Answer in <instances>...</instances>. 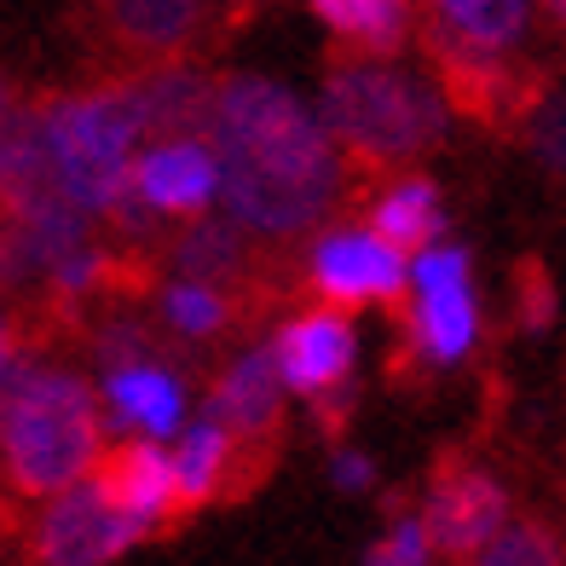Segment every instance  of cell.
<instances>
[{
  "label": "cell",
  "instance_id": "cell-25",
  "mask_svg": "<svg viewBox=\"0 0 566 566\" xmlns=\"http://www.w3.org/2000/svg\"><path fill=\"white\" fill-rule=\"evenodd\" d=\"M549 318H555V290H549V277L537 266H526V324L544 329Z\"/></svg>",
  "mask_w": 566,
  "mask_h": 566
},
{
  "label": "cell",
  "instance_id": "cell-7",
  "mask_svg": "<svg viewBox=\"0 0 566 566\" xmlns=\"http://www.w3.org/2000/svg\"><path fill=\"white\" fill-rule=\"evenodd\" d=\"M503 521H509V492L480 469H446L440 480H433L428 509H422L428 549H440L451 560L474 555Z\"/></svg>",
  "mask_w": 566,
  "mask_h": 566
},
{
  "label": "cell",
  "instance_id": "cell-24",
  "mask_svg": "<svg viewBox=\"0 0 566 566\" xmlns=\"http://www.w3.org/2000/svg\"><path fill=\"white\" fill-rule=\"evenodd\" d=\"M365 566H428V532H422V521H394L388 526V537L365 555Z\"/></svg>",
  "mask_w": 566,
  "mask_h": 566
},
{
  "label": "cell",
  "instance_id": "cell-26",
  "mask_svg": "<svg viewBox=\"0 0 566 566\" xmlns=\"http://www.w3.org/2000/svg\"><path fill=\"white\" fill-rule=\"evenodd\" d=\"M370 480H376V462L370 457H358V451H342L336 457V485H342V492H365Z\"/></svg>",
  "mask_w": 566,
  "mask_h": 566
},
{
  "label": "cell",
  "instance_id": "cell-3",
  "mask_svg": "<svg viewBox=\"0 0 566 566\" xmlns=\"http://www.w3.org/2000/svg\"><path fill=\"white\" fill-rule=\"evenodd\" d=\"M324 134L370 168L410 163L446 139V98L394 64L336 59L324 75Z\"/></svg>",
  "mask_w": 566,
  "mask_h": 566
},
{
  "label": "cell",
  "instance_id": "cell-15",
  "mask_svg": "<svg viewBox=\"0 0 566 566\" xmlns=\"http://www.w3.org/2000/svg\"><path fill=\"white\" fill-rule=\"evenodd\" d=\"M105 399L116 410V422L127 428H145L150 440H168V433H179V422H186V394H179V381L157 365H116L111 381H105Z\"/></svg>",
  "mask_w": 566,
  "mask_h": 566
},
{
  "label": "cell",
  "instance_id": "cell-19",
  "mask_svg": "<svg viewBox=\"0 0 566 566\" xmlns=\"http://www.w3.org/2000/svg\"><path fill=\"white\" fill-rule=\"evenodd\" d=\"M440 35L469 41L480 53H509L532 23V0H433Z\"/></svg>",
  "mask_w": 566,
  "mask_h": 566
},
{
  "label": "cell",
  "instance_id": "cell-28",
  "mask_svg": "<svg viewBox=\"0 0 566 566\" xmlns=\"http://www.w3.org/2000/svg\"><path fill=\"white\" fill-rule=\"evenodd\" d=\"M544 7H549V18H560V7H566V0H544Z\"/></svg>",
  "mask_w": 566,
  "mask_h": 566
},
{
  "label": "cell",
  "instance_id": "cell-18",
  "mask_svg": "<svg viewBox=\"0 0 566 566\" xmlns=\"http://www.w3.org/2000/svg\"><path fill=\"white\" fill-rule=\"evenodd\" d=\"M370 231H376L388 249H399V254H417V249H428V243H440V231H446L440 191H433L428 179H399L388 197H376Z\"/></svg>",
  "mask_w": 566,
  "mask_h": 566
},
{
  "label": "cell",
  "instance_id": "cell-22",
  "mask_svg": "<svg viewBox=\"0 0 566 566\" xmlns=\"http://www.w3.org/2000/svg\"><path fill=\"white\" fill-rule=\"evenodd\" d=\"M174 261H179V272H186V277L209 283V277H238L249 266V249H243V238L231 226H197V231L179 238Z\"/></svg>",
  "mask_w": 566,
  "mask_h": 566
},
{
  "label": "cell",
  "instance_id": "cell-9",
  "mask_svg": "<svg viewBox=\"0 0 566 566\" xmlns=\"http://www.w3.org/2000/svg\"><path fill=\"white\" fill-rule=\"evenodd\" d=\"M272 358H277L283 388L324 394V388H336V381L353 376L358 336H353V324H347L342 306H318V313H301V318L283 324Z\"/></svg>",
  "mask_w": 566,
  "mask_h": 566
},
{
  "label": "cell",
  "instance_id": "cell-5",
  "mask_svg": "<svg viewBox=\"0 0 566 566\" xmlns=\"http://www.w3.org/2000/svg\"><path fill=\"white\" fill-rule=\"evenodd\" d=\"M46 145L59 157L64 186L75 191L87 214H111L134 191V145H139V116L122 87L75 93L41 111Z\"/></svg>",
  "mask_w": 566,
  "mask_h": 566
},
{
  "label": "cell",
  "instance_id": "cell-8",
  "mask_svg": "<svg viewBox=\"0 0 566 566\" xmlns=\"http://www.w3.org/2000/svg\"><path fill=\"white\" fill-rule=\"evenodd\" d=\"M313 290L336 306H365V301H394L405 290V254L388 249L376 231H329L313 249Z\"/></svg>",
  "mask_w": 566,
  "mask_h": 566
},
{
  "label": "cell",
  "instance_id": "cell-27",
  "mask_svg": "<svg viewBox=\"0 0 566 566\" xmlns=\"http://www.w3.org/2000/svg\"><path fill=\"white\" fill-rule=\"evenodd\" d=\"M7 365H12V329H7V313H0V381H7Z\"/></svg>",
  "mask_w": 566,
  "mask_h": 566
},
{
  "label": "cell",
  "instance_id": "cell-10",
  "mask_svg": "<svg viewBox=\"0 0 566 566\" xmlns=\"http://www.w3.org/2000/svg\"><path fill=\"white\" fill-rule=\"evenodd\" d=\"M127 105L139 116V139H202L209 134L214 82L191 64H163L127 82Z\"/></svg>",
  "mask_w": 566,
  "mask_h": 566
},
{
  "label": "cell",
  "instance_id": "cell-6",
  "mask_svg": "<svg viewBox=\"0 0 566 566\" xmlns=\"http://www.w3.org/2000/svg\"><path fill=\"white\" fill-rule=\"evenodd\" d=\"M150 526L134 514L111 509L98 497V485L82 474L64 492H53L41 526H35V560L41 566H111L116 555H127Z\"/></svg>",
  "mask_w": 566,
  "mask_h": 566
},
{
  "label": "cell",
  "instance_id": "cell-20",
  "mask_svg": "<svg viewBox=\"0 0 566 566\" xmlns=\"http://www.w3.org/2000/svg\"><path fill=\"white\" fill-rule=\"evenodd\" d=\"M313 12L336 35L370 46V53H394V46L405 41V30H410L405 0H313Z\"/></svg>",
  "mask_w": 566,
  "mask_h": 566
},
{
  "label": "cell",
  "instance_id": "cell-29",
  "mask_svg": "<svg viewBox=\"0 0 566 566\" xmlns=\"http://www.w3.org/2000/svg\"><path fill=\"white\" fill-rule=\"evenodd\" d=\"M0 111H7V82H0Z\"/></svg>",
  "mask_w": 566,
  "mask_h": 566
},
{
  "label": "cell",
  "instance_id": "cell-2",
  "mask_svg": "<svg viewBox=\"0 0 566 566\" xmlns=\"http://www.w3.org/2000/svg\"><path fill=\"white\" fill-rule=\"evenodd\" d=\"M98 457V405L75 370L7 365L0 381V469L12 492L53 497L82 480Z\"/></svg>",
  "mask_w": 566,
  "mask_h": 566
},
{
  "label": "cell",
  "instance_id": "cell-17",
  "mask_svg": "<svg viewBox=\"0 0 566 566\" xmlns=\"http://www.w3.org/2000/svg\"><path fill=\"white\" fill-rule=\"evenodd\" d=\"M474 295L469 283H433V290H417V318H410V336L428 358H440V365H457L462 353L474 347Z\"/></svg>",
  "mask_w": 566,
  "mask_h": 566
},
{
  "label": "cell",
  "instance_id": "cell-23",
  "mask_svg": "<svg viewBox=\"0 0 566 566\" xmlns=\"http://www.w3.org/2000/svg\"><path fill=\"white\" fill-rule=\"evenodd\" d=\"M163 313H168V324L179 329V336H214L231 306H226V295L214 290V283L186 277V283H174V290L163 295Z\"/></svg>",
  "mask_w": 566,
  "mask_h": 566
},
{
  "label": "cell",
  "instance_id": "cell-1",
  "mask_svg": "<svg viewBox=\"0 0 566 566\" xmlns=\"http://www.w3.org/2000/svg\"><path fill=\"white\" fill-rule=\"evenodd\" d=\"M202 139L214 145V174L231 220L254 238L290 243L313 231L342 197V145L295 93H283L266 75L214 82Z\"/></svg>",
  "mask_w": 566,
  "mask_h": 566
},
{
  "label": "cell",
  "instance_id": "cell-12",
  "mask_svg": "<svg viewBox=\"0 0 566 566\" xmlns=\"http://www.w3.org/2000/svg\"><path fill=\"white\" fill-rule=\"evenodd\" d=\"M87 480L98 485V497H105L111 509L134 514V521H163V514H174V474H168V451L157 440H127L116 451L98 446Z\"/></svg>",
  "mask_w": 566,
  "mask_h": 566
},
{
  "label": "cell",
  "instance_id": "cell-13",
  "mask_svg": "<svg viewBox=\"0 0 566 566\" xmlns=\"http://www.w3.org/2000/svg\"><path fill=\"white\" fill-rule=\"evenodd\" d=\"M209 417L231 433V440H254V446L272 440V433H277V417H283V376H277L272 347L243 353L238 365L220 376Z\"/></svg>",
  "mask_w": 566,
  "mask_h": 566
},
{
  "label": "cell",
  "instance_id": "cell-4",
  "mask_svg": "<svg viewBox=\"0 0 566 566\" xmlns=\"http://www.w3.org/2000/svg\"><path fill=\"white\" fill-rule=\"evenodd\" d=\"M0 214L41 272H53L64 254L93 243V214L64 186L41 111H0Z\"/></svg>",
  "mask_w": 566,
  "mask_h": 566
},
{
  "label": "cell",
  "instance_id": "cell-16",
  "mask_svg": "<svg viewBox=\"0 0 566 566\" xmlns=\"http://www.w3.org/2000/svg\"><path fill=\"white\" fill-rule=\"evenodd\" d=\"M231 451H238V440H231V433H226L214 417H202V422L186 428L179 451L168 457V474H174V514H191V509H202V503L220 492Z\"/></svg>",
  "mask_w": 566,
  "mask_h": 566
},
{
  "label": "cell",
  "instance_id": "cell-21",
  "mask_svg": "<svg viewBox=\"0 0 566 566\" xmlns=\"http://www.w3.org/2000/svg\"><path fill=\"white\" fill-rule=\"evenodd\" d=\"M469 566H560V544L544 521H503L474 555H462Z\"/></svg>",
  "mask_w": 566,
  "mask_h": 566
},
{
  "label": "cell",
  "instance_id": "cell-14",
  "mask_svg": "<svg viewBox=\"0 0 566 566\" xmlns=\"http://www.w3.org/2000/svg\"><path fill=\"white\" fill-rule=\"evenodd\" d=\"M111 35L134 53H179L186 41L202 35L214 0H98Z\"/></svg>",
  "mask_w": 566,
  "mask_h": 566
},
{
  "label": "cell",
  "instance_id": "cell-11",
  "mask_svg": "<svg viewBox=\"0 0 566 566\" xmlns=\"http://www.w3.org/2000/svg\"><path fill=\"white\" fill-rule=\"evenodd\" d=\"M134 191L150 202L157 214H202L220 191V174H214V150L202 139H157L134 163Z\"/></svg>",
  "mask_w": 566,
  "mask_h": 566
}]
</instances>
